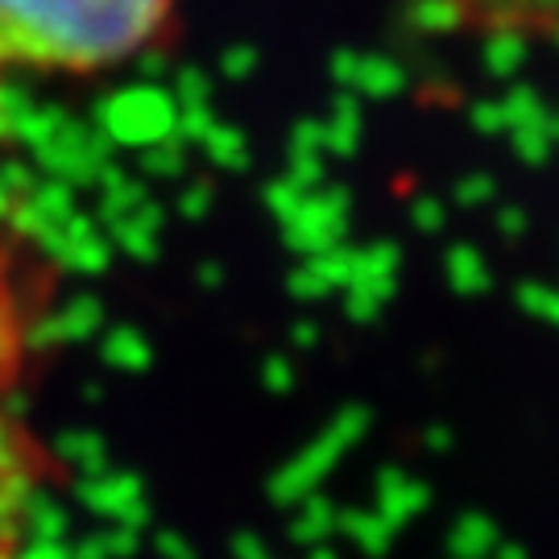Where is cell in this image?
<instances>
[{"label":"cell","instance_id":"1","mask_svg":"<svg viewBox=\"0 0 559 559\" xmlns=\"http://www.w3.org/2000/svg\"><path fill=\"white\" fill-rule=\"evenodd\" d=\"M179 0H0V71H104L145 55Z\"/></svg>","mask_w":559,"mask_h":559},{"label":"cell","instance_id":"2","mask_svg":"<svg viewBox=\"0 0 559 559\" xmlns=\"http://www.w3.org/2000/svg\"><path fill=\"white\" fill-rule=\"evenodd\" d=\"M13 360H17V320H9L0 307V378L13 369ZM34 489H38V460L17 423L0 411V559H9L21 547V514Z\"/></svg>","mask_w":559,"mask_h":559},{"label":"cell","instance_id":"3","mask_svg":"<svg viewBox=\"0 0 559 559\" xmlns=\"http://www.w3.org/2000/svg\"><path fill=\"white\" fill-rule=\"evenodd\" d=\"M80 501L104 519L108 526H133L141 531L150 522V501H145V485L138 473L129 468H104L96 477L80 480Z\"/></svg>","mask_w":559,"mask_h":559},{"label":"cell","instance_id":"4","mask_svg":"<svg viewBox=\"0 0 559 559\" xmlns=\"http://www.w3.org/2000/svg\"><path fill=\"white\" fill-rule=\"evenodd\" d=\"M104 332V307L96 295H75L67 299L59 311H50L25 332V344L34 348H59V344H75V340H92Z\"/></svg>","mask_w":559,"mask_h":559},{"label":"cell","instance_id":"5","mask_svg":"<svg viewBox=\"0 0 559 559\" xmlns=\"http://www.w3.org/2000/svg\"><path fill=\"white\" fill-rule=\"evenodd\" d=\"M67 535H71L67 506L34 489L25 501V514H21V543H67Z\"/></svg>","mask_w":559,"mask_h":559},{"label":"cell","instance_id":"6","mask_svg":"<svg viewBox=\"0 0 559 559\" xmlns=\"http://www.w3.org/2000/svg\"><path fill=\"white\" fill-rule=\"evenodd\" d=\"M100 357H104L108 369H120V373H141V369H150L154 348H150V340L141 336L138 328L120 323V328H104Z\"/></svg>","mask_w":559,"mask_h":559},{"label":"cell","instance_id":"7","mask_svg":"<svg viewBox=\"0 0 559 559\" xmlns=\"http://www.w3.org/2000/svg\"><path fill=\"white\" fill-rule=\"evenodd\" d=\"M55 460L71 464L80 477H96L104 468H112L108 464V443L96 431H62L55 440Z\"/></svg>","mask_w":559,"mask_h":559},{"label":"cell","instance_id":"8","mask_svg":"<svg viewBox=\"0 0 559 559\" xmlns=\"http://www.w3.org/2000/svg\"><path fill=\"white\" fill-rule=\"evenodd\" d=\"M9 559H71L67 543H21Z\"/></svg>","mask_w":559,"mask_h":559},{"label":"cell","instance_id":"9","mask_svg":"<svg viewBox=\"0 0 559 559\" xmlns=\"http://www.w3.org/2000/svg\"><path fill=\"white\" fill-rule=\"evenodd\" d=\"M158 556L162 559H191V551H187V543H182L175 531H162V535H158Z\"/></svg>","mask_w":559,"mask_h":559}]
</instances>
